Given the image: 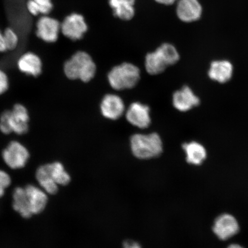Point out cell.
<instances>
[{
  "instance_id": "cell-1",
  "label": "cell",
  "mask_w": 248,
  "mask_h": 248,
  "mask_svg": "<svg viewBox=\"0 0 248 248\" xmlns=\"http://www.w3.org/2000/svg\"><path fill=\"white\" fill-rule=\"evenodd\" d=\"M30 119L27 108L21 104H15L12 109L6 110L0 115V131L5 135L26 134L29 131Z\"/></svg>"
},
{
  "instance_id": "cell-2",
  "label": "cell",
  "mask_w": 248,
  "mask_h": 248,
  "mask_svg": "<svg viewBox=\"0 0 248 248\" xmlns=\"http://www.w3.org/2000/svg\"><path fill=\"white\" fill-rule=\"evenodd\" d=\"M96 65L88 53L78 51L69 60L65 62L63 70L67 78L79 79L88 82L94 78L96 73Z\"/></svg>"
},
{
  "instance_id": "cell-3",
  "label": "cell",
  "mask_w": 248,
  "mask_h": 248,
  "mask_svg": "<svg viewBox=\"0 0 248 248\" xmlns=\"http://www.w3.org/2000/svg\"><path fill=\"white\" fill-rule=\"evenodd\" d=\"M179 52L170 43H164L156 51L148 53L145 60V67L151 75H157L166 70L167 67L177 63L179 61Z\"/></svg>"
},
{
  "instance_id": "cell-4",
  "label": "cell",
  "mask_w": 248,
  "mask_h": 248,
  "mask_svg": "<svg viewBox=\"0 0 248 248\" xmlns=\"http://www.w3.org/2000/svg\"><path fill=\"white\" fill-rule=\"evenodd\" d=\"M134 156L139 159H150L159 156L163 152V142L156 133L135 134L130 141Z\"/></svg>"
},
{
  "instance_id": "cell-5",
  "label": "cell",
  "mask_w": 248,
  "mask_h": 248,
  "mask_svg": "<svg viewBox=\"0 0 248 248\" xmlns=\"http://www.w3.org/2000/svg\"><path fill=\"white\" fill-rule=\"evenodd\" d=\"M140 71L135 65L124 63L114 67L108 75V83L117 91L130 89L138 84Z\"/></svg>"
},
{
  "instance_id": "cell-6",
  "label": "cell",
  "mask_w": 248,
  "mask_h": 248,
  "mask_svg": "<svg viewBox=\"0 0 248 248\" xmlns=\"http://www.w3.org/2000/svg\"><path fill=\"white\" fill-rule=\"evenodd\" d=\"M30 156L28 149L17 141H11L2 153L4 162L14 170L23 168L29 161Z\"/></svg>"
},
{
  "instance_id": "cell-7",
  "label": "cell",
  "mask_w": 248,
  "mask_h": 248,
  "mask_svg": "<svg viewBox=\"0 0 248 248\" xmlns=\"http://www.w3.org/2000/svg\"><path fill=\"white\" fill-rule=\"evenodd\" d=\"M61 32L64 36L72 40L82 39L88 30L84 17L78 14H71L61 23Z\"/></svg>"
},
{
  "instance_id": "cell-8",
  "label": "cell",
  "mask_w": 248,
  "mask_h": 248,
  "mask_svg": "<svg viewBox=\"0 0 248 248\" xmlns=\"http://www.w3.org/2000/svg\"><path fill=\"white\" fill-rule=\"evenodd\" d=\"M61 24L57 19L47 15H43L37 21L36 35L43 41L54 43L61 32Z\"/></svg>"
},
{
  "instance_id": "cell-9",
  "label": "cell",
  "mask_w": 248,
  "mask_h": 248,
  "mask_svg": "<svg viewBox=\"0 0 248 248\" xmlns=\"http://www.w3.org/2000/svg\"><path fill=\"white\" fill-rule=\"evenodd\" d=\"M239 229V224L234 216L224 214L217 217L213 231L219 239L226 240L236 234Z\"/></svg>"
},
{
  "instance_id": "cell-10",
  "label": "cell",
  "mask_w": 248,
  "mask_h": 248,
  "mask_svg": "<svg viewBox=\"0 0 248 248\" xmlns=\"http://www.w3.org/2000/svg\"><path fill=\"white\" fill-rule=\"evenodd\" d=\"M150 108L147 105L134 102L130 105L126 112L127 121L139 128H148L151 124Z\"/></svg>"
},
{
  "instance_id": "cell-11",
  "label": "cell",
  "mask_w": 248,
  "mask_h": 248,
  "mask_svg": "<svg viewBox=\"0 0 248 248\" xmlns=\"http://www.w3.org/2000/svg\"><path fill=\"white\" fill-rule=\"evenodd\" d=\"M176 14L184 22H194L201 18L202 7L199 0H178Z\"/></svg>"
},
{
  "instance_id": "cell-12",
  "label": "cell",
  "mask_w": 248,
  "mask_h": 248,
  "mask_svg": "<svg viewBox=\"0 0 248 248\" xmlns=\"http://www.w3.org/2000/svg\"><path fill=\"white\" fill-rule=\"evenodd\" d=\"M199 97L188 86H184L173 93L172 103L173 107L180 111H187L200 104Z\"/></svg>"
},
{
  "instance_id": "cell-13",
  "label": "cell",
  "mask_w": 248,
  "mask_h": 248,
  "mask_svg": "<svg viewBox=\"0 0 248 248\" xmlns=\"http://www.w3.org/2000/svg\"><path fill=\"white\" fill-rule=\"evenodd\" d=\"M101 111L107 119L116 120L122 116L125 111V105L119 96L107 94L102 99Z\"/></svg>"
},
{
  "instance_id": "cell-14",
  "label": "cell",
  "mask_w": 248,
  "mask_h": 248,
  "mask_svg": "<svg viewBox=\"0 0 248 248\" xmlns=\"http://www.w3.org/2000/svg\"><path fill=\"white\" fill-rule=\"evenodd\" d=\"M18 70L27 76L37 77L42 73L41 59L33 52H26L18 58L17 62Z\"/></svg>"
},
{
  "instance_id": "cell-15",
  "label": "cell",
  "mask_w": 248,
  "mask_h": 248,
  "mask_svg": "<svg viewBox=\"0 0 248 248\" xmlns=\"http://www.w3.org/2000/svg\"><path fill=\"white\" fill-rule=\"evenodd\" d=\"M232 74L233 66L231 62L227 60L213 61L208 71V76L211 79L221 83L229 81Z\"/></svg>"
},
{
  "instance_id": "cell-16",
  "label": "cell",
  "mask_w": 248,
  "mask_h": 248,
  "mask_svg": "<svg viewBox=\"0 0 248 248\" xmlns=\"http://www.w3.org/2000/svg\"><path fill=\"white\" fill-rule=\"evenodd\" d=\"M24 188L32 215L42 212L48 201L47 195L46 192L43 189L31 185L27 186Z\"/></svg>"
},
{
  "instance_id": "cell-17",
  "label": "cell",
  "mask_w": 248,
  "mask_h": 248,
  "mask_svg": "<svg viewBox=\"0 0 248 248\" xmlns=\"http://www.w3.org/2000/svg\"><path fill=\"white\" fill-rule=\"evenodd\" d=\"M186 155V160L194 165H200L207 157V152L202 144L196 141L186 142L183 145Z\"/></svg>"
},
{
  "instance_id": "cell-18",
  "label": "cell",
  "mask_w": 248,
  "mask_h": 248,
  "mask_svg": "<svg viewBox=\"0 0 248 248\" xmlns=\"http://www.w3.org/2000/svg\"><path fill=\"white\" fill-rule=\"evenodd\" d=\"M135 0H109L115 16L123 20H129L134 16Z\"/></svg>"
},
{
  "instance_id": "cell-19",
  "label": "cell",
  "mask_w": 248,
  "mask_h": 248,
  "mask_svg": "<svg viewBox=\"0 0 248 248\" xmlns=\"http://www.w3.org/2000/svg\"><path fill=\"white\" fill-rule=\"evenodd\" d=\"M13 207L15 211L24 218H30L33 215L31 213L26 190L24 188L17 187L13 194Z\"/></svg>"
},
{
  "instance_id": "cell-20",
  "label": "cell",
  "mask_w": 248,
  "mask_h": 248,
  "mask_svg": "<svg viewBox=\"0 0 248 248\" xmlns=\"http://www.w3.org/2000/svg\"><path fill=\"white\" fill-rule=\"evenodd\" d=\"M36 177L40 187L46 193L55 194L58 190V185L52 178L46 164L39 167L36 170Z\"/></svg>"
},
{
  "instance_id": "cell-21",
  "label": "cell",
  "mask_w": 248,
  "mask_h": 248,
  "mask_svg": "<svg viewBox=\"0 0 248 248\" xmlns=\"http://www.w3.org/2000/svg\"><path fill=\"white\" fill-rule=\"evenodd\" d=\"M49 173L58 185L65 186L69 184L70 176L60 162L46 164Z\"/></svg>"
},
{
  "instance_id": "cell-22",
  "label": "cell",
  "mask_w": 248,
  "mask_h": 248,
  "mask_svg": "<svg viewBox=\"0 0 248 248\" xmlns=\"http://www.w3.org/2000/svg\"><path fill=\"white\" fill-rule=\"evenodd\" d=\"M5 42L7 50H13L17 47L19 38L16 32L10 28H8L4 32Z\"/></svg>"
},
{
  "instance_id": "cell-23",
  "label": "cell",
  "mask_w": 248,
  "mask_h": 248,
  "mask_svg": "<svg viewBox=\"0 0 248 248\" xmlns=\"http://www.w3.org/2000/svg\"><path fill=\"white\" fill-rule=\"evenodd\" d=\"M39 6L40 13L43 15H47L53 8L51 0H34Z\"/></svg>"
},
{
  "instance_id": "cell-24",
  "label": "cell",
  "mask_w": 248,
  "mask_h": 248,
  "mask_svg": "<svg viewBox=\"0 0 248 248\" xmlns=\"http://www.w3.org/2000/svg\"><path fill=\"white\" fill-rule=\"evenodd\" d=\"M8 77L4 71L0 69V95L4 94L9 89Z\"/></svg>"
},
{
  "instance_id": "cell-25",
  "label": "cell",
  "mask_w": 248,
  "mask_h": 248,
  "mask_svg": "<svg viewBox=\"0 0 248 248\" xmlns=\"http://www.w3.org/2000/svg\"><path fill=\"white\" fill-rule=\"evenodd\" d=\"M11 178L8 173L0 170V187L6 188L10 186Z\"/></svg>"
},
{
  "instance_id": "cell-26",
  "label": "cell",
  "mask_w": 248,
  "mask_h": 248,
  "mask_svg": "<svg viewBox=\"0 0 248 248\" xmlns=\"http://www.w3.org/2000/svg\"><path fill=\"white\" fill-rule=\"evenodd\" d=\"M27 7L31 15L38 16L41 14L39 6L34 0H29L27 2Z\"/></svg>"
},
{
  "instance_id": "cell-27",
  "label": "cell",
  "mask_w": 248,
  "mask_h": 248,
  "mask_svg": "<svg viewBox=\"0 0 248 248\" xmlns=\"http://www.w3.org/2000/svg\"><path fill=\"white\" fill-rule=\"evenodd\" d=\"M123 248H141V247L137 242L128 240L124 241Z\"/></svg>"
},
{
  "instance_id": "cell-28",
  "label": "cell",
  "mask_w": 248,
  "mask_h": 248,
  "mask_svg": "<svg viewBox=\"0 0 248 248\" xmlns=\"http://www.w3.org/2000/svg\"><path fill=\"white\" fill-rule=\"evenodd\" d=\"M7 51V46H6L4 32L0 30V52H4Z\"/></svg>"
},
{
  "instance_id": "cell-29",
  "label": "cell",
  "mask_w": 248,
  "mask_h": 248,
  "mask_svg": "<svg viewBox=\"0 0 248 248\" xmlns=\"http://www.w3.org/2000/svg\"><path fill=\"white\" fill-rule=\"evenodd\" d=\"M158 3H160V4H164V5H172L176 2L178 1V0H155Z\"/></svg>"
},
{
  "instance_id": "cell-30",
  "label": "cell",
  "mask_w": 248,
  "mask_h": 248,
  "mask_svg": "<svg viewBox=\"0 0 248 248\" xmlns=\"http://www.w3.org/2000/svg\"><path fill=\"white\" fill-rule=\"evenodd\" d=\"M226 248H245L243 246H240L239 244H232L230 245Z\"/></svg>"
},
{
  "instance_id": "cell-31",
  "label": "cell",
  "mask_w": 248,
  "mask_h": 248,
  "mask_svg": "<svg viewBox=\"0 0 248 248\" xmlns=\"http://www.w3.org/2000/svg\"><path fill=\"white\" fill-rule=\"evenodd\" d=\"M5 193V188L0 187V198H1Z\"/></svg>"
}]
</instances>
